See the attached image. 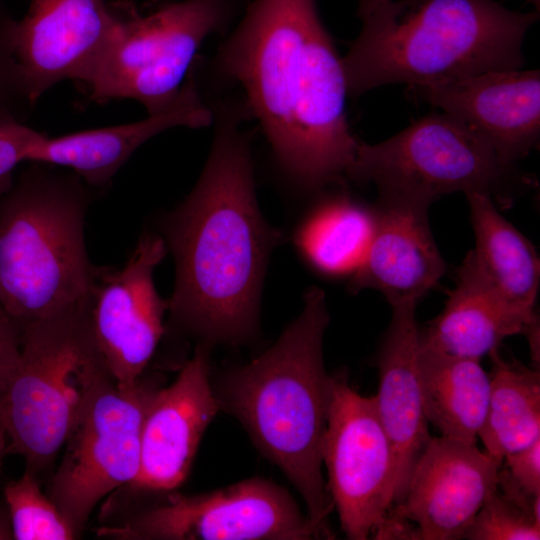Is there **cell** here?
Here are the masks:
<instances>
[{
	"instance_id": "44dd1931",
	"label": "cell",
	"mask_w": 540,
	"mask_h": 540,
	"mask_svg": "<svg viewBox=\"0 0 540 540\" xmlns=\"http://www.w3.org/2000/svg\"><path fill=\"white\" fill-rule=\"evenodd\" d=\"M418 368L428 422L441 436L476 442L490 395V376L479 359L453 355L419 339Z\"/></svg>"
},
{
	"instance_id": "7402d4cb",
	"label": "cell",
	"mask_w": 540,
	"mask_h": 540,
	"mask_svg": "<svg viewBox=\"0 0 540 540\" xmlns=\"http://www.w3.org/2000/svg\"><path fill=\"white\" fill-rule=\"evenodd\" d=\"M475 259L497 291L518 309L536 314L540 262L531 242L482 194H468Z\"/></svg>"
},
{
	"instance_id": "1f68e13d",
	"label": "cell",
	"mask_w": 540,
	"mask_h": 540,
	"mask_svg": "<svg viewBox=\"0 0 540 540\" xmlns=\"http://www.w3.org/2000/svg\"><path fill=\"white\" fill-rule=\"evenodd\" d=\"M394 0H358V16L361 18L376 7Z\"/></svg>"
},
{
	"instance_id": "4dcf8cb0",
	"label": "cell",
	"mask_w": 540,
	"mask_h": 540,
	"mask_svg": "<svg viewBox=\"0 0 540 540\" xmlns=\"http://www.w3.org/2000/svg\"><path fill=\"white\" fill-rule=\"evenodd\" d=\"M13 539L11 518L7 505L0 503V540Z\"/></svg>"
},
{
	"instance_id": "8fae6325",
	"label": "cell",
	"mask_w": 540,
	"mask_h": 540,
	"mask_svg": "<svg viewBox=\"0 0 540 540\" xmlns=\"http://www.w3.org/2000/svg\"><path fill=\"white\" fill-rule=\"evenodd\" d=\"M322 463L347 538L381 539L393 507L394 454L375 397L360 395L346 375L331 377Z\"/></svg>"
},
{
	"instance_id": "9c48e42d",
	"label": "cell",
	"mask_w": 540,
	"mask_h": 540,
	"mask_svg": "<svg viewBox=\"0 0 540 540\" xmlns=\"http://www.w3.org/2000/svg\"><path fill=\"white\" fill-rule=\"evenodd\" d=\"M157 389L142 376L122 385L107 374L82 404L48 495L78 536L100 500L135 480L143 420Z\"/></svg>"
},
{
	"instance_id": "277c9868",
	"label": "cell",
	"mask_w": 540,
	"mask_h": 540,
	"mask_svg": "<svg viewBox=\"0 0 540 540\" xmlns=\"http://www.w3.org/2000/svg\"><path fill=\"white\" fill-rule=\"evenodd\" d=\"M539 12L495 0H394L361 17L342 58L347 93L388 84L457 80L524 64L522 45Z\"/></svg>"
},
{
	"instance_id": "8992f818",
	"label": "cell",
	"mask_w": 540,
	"mask_h": 540,
	"mask_svg": "<svg viewBox=\"0 0 540 540\" xmlns=\"http://www.w3.org/2000/svg\"><path fill=\"white\" fill-rule=\"evenodd\" d=\"M88 308L75 306L21 327L19 357L0 374L7 454L22 456L31 474L53 460L90 390L110 374Z\"/></svg>"
},
{
	"instance_id": "836d02e7",
	"label": "cell",
	"mask_w": 540,
	"mask_h": 540,
	"mask_svg": "<svg viewBox=\"0 0 540 540\" xmlns=\"http://www.w3.org/2000/svg\"><path fill=\"white\" fill-rule=\"evenodd\" d=\"M527 2L531 3L534 5L536 11L539 12V7H540V0H526Z\"/></svg>"
},
{
	"instance_id": "f546056e",
	"label": "cell",
	"mask_w": 540,
	"mask_h": 540,
	"mask_svg": "<svg viewBox=\"0 0 540 540\" xmlns=\"http://www.w3.org/2000/svg\"><path fill=\"white\" fill-rule=\"evenodd\" d=\"M20 346V327L0 304V374L17 361Z\"/></svg>"
},
{
	"instance_id": "d6986e66",
	"label": "cell",
	"mask_w": 540,
	"mask_h": 540,
	"mask_svg": "<svg viewBox=\"0 0 540 540\" xmlns=\"http://www.w3.org/2000/svg\"><path fill=\"white\" fill-rule=\"evenodd\" d=\"M415 303L392 307V317L378 357V414L394 459L393 506L404 495L412 469L431 435L418 368L419 330Z\"/></svg>"
},
{
	"instance_id": "484cf974",
	"label": "cell",
	"mask_w": 540,
	"mask_h": 540,
	"mask_svg": "<svg viewBox=\"0 0 540 540\" xmlns=\"http://www.w3.org/2000/svg\"><path fill=\"white\" fill-rule=\"evenodd\" d=\"M470 540H538L540 510L523 505L498 487L464 534Z\"/></svg>"
},
{
	"instance_id": "ac0fdd59",
	"label": "cell",
	"mask_w": 540,
	"mask_h": 540,
	"mask_svg": "<svg viewBox=\"0 0 540 540\" xmlns=\"http://www.w3.org/2000/svg\"><path fill=\"white\" fill-rule=\"evenodd\" d=\"M212 119L213 114L202 100L190 71L176 99L164 111L123 125L59 137L43 134L29 152L27 161L70 168L85 184L100 188L152 137L177 126L206 127Z\"/></svg>"
},
{
	"instance_id": "d6a6232c",
	"label": "cell",
	"mask_w": 540,
	"mask_h": 540,
	"mask_svg": "<svg viewBox=\"0 0 540 540\" xmlns=\"http://www.w3.org/2000/svg\"><path fill=\"white\" fill-rule=\"evenodd\" d=\"M7 435H6V432H5V429L2 425V423L0 422V471H1V468H2V464H3V459L5 457V455H7Z\"/></svg>"
},
{
	"instance_id": "5b68a950",
	"label": "cell",
	"mask_w": 540,
	"mask_h": 540,
	"mask_svg": "<svg viewBox=\"0 0 540 540\" xmlns=\"http://www.w3.org/2000/svg\"><path fill=\"white\" fill-rule=\"evenodd\" d=\"M34 164L0 200V304L20 328L89 303L99 269L85 245V183Z\"/></svg>"
},
{
	"instance_id": "4fadbf2b",
	"label": "cell",
	"mask_w": 540,
	"mask_h": 540,
	"mask_svg": "<svg viewBox=\"0 0 540 540\" xmlns=\"http://www.w3.org/2000/svg\"><path fill=\"white\" fill-rule=\"evenodd\" d=\"M117 27L115 11L106 0H31L14 27L15 56L31 103L64 80L88 87Z\"/></svg>"
},
{
	"instance_id": "83f0119b",
	"label": "cell",
	"mask_w": 540,
	"mask_h": 540,
	"mask_svg": "<svg viewBox=\"0 0 540 540\" xmlns=\"http://www.w3.org/2000/svg\"><path fill=\"white\" fill-rule=\"evenodd\" d=\"M42 135L16 117L0 116V194L11 188L13 170L19 163L27 161L29 152Z\"/></svg>"
},
{
	"instance_id": "ffe728a7",
	"label": "cell",
	"mask_w": 540,
	"mask_h": 540,
	"mask_svg": "<svg viewBox=\"0 0 540 540\" xmlns=\"http://www.w3.org/2000/svg\"><path fill=\"white\" fill-rule=\"evenodd\" d=\"M524 334L539 342V318L508 302L480 269L470 251L457 268L456 284L445 307L419 332L420 342L444 352L479 359L503 339Z\"/></svg>"
},
{
	"instance_id": "9a60e30c",
	"label": "cell",
	"mask_w": 540,
	"mask_h": 540,
	"mask_svg": "<svg viewBox=\"0 0 540 540\" xmlns=\"http://www.w3.org/2000/svg\"><path fill=\"white\" fill-rule=\"evenodd\" d=\"M415 100L441 108L482 137L506 163L516 164L540 136V71L499 70L407 86Z\"/></svg>"
},
{
	"instance_id": "5bb4252c",
	"label": "cell",
	"mask_w": 540,
	"mask_h": 540,
	"mask_svg": "<svg viewBox=\"0 0 540 540\" xmlns=\"http://www.w3.org/2000/svg\"><path fill=\"white\" fill-rule=\"evenodd\" d=\"M476 442L432 437L416 461L402 500L389 517L417 540H456L497 488L502 465Z\"/></svg>"
},
{
	"instance_id": "7a4b0ae2",
	"label": "cell",
	"mask_w": 540,
	"mask_h": 540,
	"mask_svg": "<svg viewBox=\"0 0 540 540\" xmlns=\"http://www.w3.org/2000/svg\"><path fill=\"white\" fill-rule=\"evenodd\" d=\"M164 229L176 264L172 319L211 340L246 337L268 255L281 236L260 215L250 148L236 127L220 125L196 186Z\"/></svg>"
},
{
	"instance_id": "30bf717a",
	"label": "cell",
	"mask_w": 540,
	"mask_h": 540,
	"mask_svg": "<svg viewBox=\"0 0 540 540\" xmlns=\"http://www.w3.org/2000/svg\"><path fill=\"white\" fill-rule=\"evenodd\" d=\"M99 536L122 540H306L325 538L282 487L247 479L204 494H169Z\"/></svg>"
},
{
	"instance_id": "cb8c5ba5",
	"label": "cell",
	"mask_w": 540,
	"mask_h": 540,
	"mask_svg": "<svg viewBox=\"0 0 540 540\" xmlns=\"http://www.w3.org/2000/svg\"><path fill=\"white\" fill-rule=\"evenodd\" d=\"M373 211L345 197L322 203L304 222L297 244L318 270L329 274L354 271L367 249Z\"/></svg>"
},
{
	"instance_id": "4316f807",
	"label": "cell",
	"mask_w": 540,
	"mask_h": 540,
	"mask_svg": "<svg viewBox=\"0 0 540 540\" xmlns=\"http://www.w3.org/2000/svg\"><path fill=\"white\" fill-rule=\"evenodd\" d=\"M16 20L0 8V116L24 119L34 105L29 98L14 50Z\"/></svg>"
},
{
	"instance_id": "2e32d148",
	"label": "cell",
	"mask_w": 540,
	"mask_h": 540,
	"mask_svg": "<svg viewBox=\"0 0 540 540\" xmlns=\"http://www.w3.org/2000/svg\"><path fill=\"white\" fill-rule=\"evenodd\" d=\"M209 370L208 349L200 345L175 381L155 391L143 420L139 471L125 487L166 492L185 481L200 440L220 408Z\"/></svg>"
},
{
	"instance_id": "d4e9b609",
	"label": "cell",
	"mask_w": 540,
	"mask_h": 540,
	"mask_svg": "<svg viewBox=\"0 0 540 540\" xmlns=\"http://www.w3.org/2000/svg\"><path fill=\"white\" fill-rule=\"evenodd\" d=\"M14 540H71L77 533L64 515L45 496L36 475L27 471L3 489Z\"/></svg>"
},
{
	"instance_id": "3957f363",
	"label": "cell",
	"mask_w": 540,
	"mask_h": 540,
	"mask_svg": "<svg viewBox=\"0 0 540 540\" xmlns=\"http://www.w3.org/2000/svg\"><path fill=\"white\" fill-rule=\"evenodd\" d=\"M304 302L302 313L269 350L225 378L217 399L288 477L310 521L330 539L327 519L334 504L322 475L331 396L322 341L329 316L322 290L309 289Z\"/></svg>"
},
{
	"instance_id": "603a6c76",
	"label": "cell",
	"mask_w": 540,
	"mask_h": 540,
	"mask_svg": "<svg viewBox=\"0 0 540 540\" xmlns=\"http://www.w3.org/2000/svg\"><path fill=\"white\" fill-rule=\"evenodd\" d=\"M489 355L490 395L478 437L487 453L503 460L540 438V374L503 359L498 348Z\"/></svg>"
},
{
	"instance_id": "7c38bea8",
	"label": "cell",
	"mask_w": 540,
	"mask_h": 540,
	"mask_svg": "<svg viewBox=\"0 0 540 540\" xmlns=\"http://www.w3.org/2000/svg\"><path fill=\"white\" fill-rule=\"evenodd\" d=\"M167 251L163 238L144 234L121 268H99L89 301L97 348L113 378L137 381L163 335L168 300L158 294L153 272Z\"/></svg>"
},
{
	"instance_id": "52a82bcc",
	"label": "cell",
	"mask_w": 540,
	"mask_h": 540,
	"mask_svg": "<svg viewBox=\"0 0 540 540\" xmlns=\"http://www.w3.org/2000/svg\"><path fill=\"white\" fill-rule=\"evenodd\" d=\"M346 176L374 184L378 198L426 207L453 192L486 195L506 207L536 186L534 176L504 162L482 137L445 112L427 115L383 142L359 141Z\"/></svg>"
},
{
	"instance_id": "e0dca14e",
	"label": "cell",
	"mask_w": 540,
	"mask_h": 540,
	"mask_svg": "<svg viewBox=\"0 0 540 540\" xmlns=\"http://www.w3.org/2000/svg\"><path fill=\"white\" fill-rule=\"evenodd\" d=\"M428 208L378 198L367 249L349 284L351 292L377 290L393 307L417 304L437 285L446 266L430 230Z\"/></svg>"
},
{
	"instance_id": "f1b7e54d",
	"label": "cell",
	"mask_w": 540,
	"mask_h": 540,
	"mask_svg": "<svg viewBox=\"0 0 540 540\" xmlns=\"http://www.w3.org/2000/svg\"><path fill=\"white\" fill-rule=\"evenodd\" d=\"M500 474L531 498L540 497V438L503 458Z\"/></svg>"
},
{
	"instance_id": "6da1fadb",
	"label": "cell",
	"mask_w": 540,
	"mask_h": 540,
	"mask_svg": "<svg viewBox=\"0 0 540 540\" xmlns=\"http://www.w3.org/2000/svg\"><path fill=\"white\" fill-rule=\"evenodd\" d=\"M284 169L302 186L340 181L359 140L339 57L316 0H254L220 50Z\"/></svg>"
},
{
	"instance_id": "ba28073f",
	"label": "cell",
	"mask_w": 540,
	"mask_h": 540,
	"mask_svg": "<svg viewBox=\"0 0 540 540\" xmlns=\"http://www.w3.org/2000/svg\"><path fill=\"white\" fill-rule=\"evenodd\" d=\"M111 5L117 32L87 87L90 98L97 102L136 100L148 115L174 102L202 42L232 14L228 0L164 2L148 11L127 0Z\"/></svg>"
}]
</instances>
